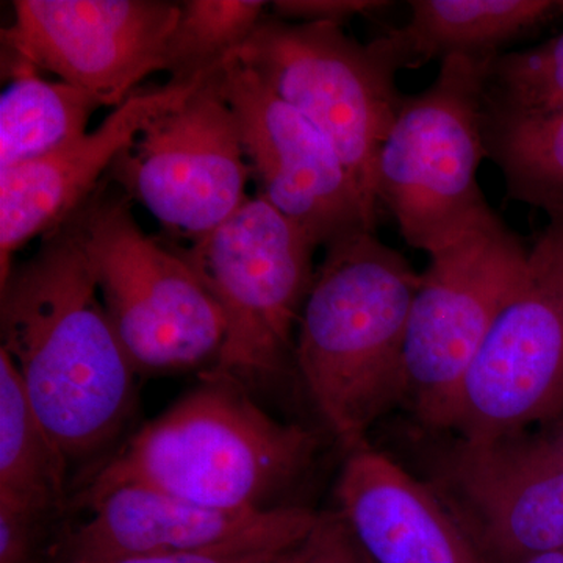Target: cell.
<instances>
[{
	"label": "cell",
	"mask_w": 563,
	"mask_h": 563,
	"mask_svg": "<svg viewBox=\"0 0 563 563\" xmlns=\"http://www.w3.org/2000/svg\"><path fill=\"white\" fill-rule=\"evenodd\" d=\"M0 339L68 463L117 439L139 372L107 314L73 218L0 282Z\"/></svg>",
	"instance_id": "obj_1"
},
{
	"label": "cell",
	"mask_w": 563,
	"mask_h": 563,
	"mask_svg": "<svg viewBox=\"0 0 563 563\" xmlns=\"http://www.w3.org/2000/svg\"><path fill=\"white\" fill-rule=\"evenodd\" d=\"M421 273L374 232L324 247L296 333L295 368L344 451L404 406V343Z\"/></svg>",
	"instance_id": "obj_2"
},
{
	"label": "cell",
	"mask_w": 563,
	"mask_h": 563,
	"mask_svg": "<svg viewBox=\"0 0 563 563\" xmlns=\"http://www.w3.org/2000/svg\"><path fill=\"white\" fill-rule=\"evenodd\" d=\"M317 450L309 429L277 421L246 385L209 369L98 468L77 503L141 485L214 509H272L274 496L309 468Z\"/></svg>",
	"instance_id": "obj_3"
},
{
	"label": "cell",
	"mask_w": 563,
	"mask_h": 563,
	"mask_svg": "<svg viewBox=\"0 0 563 563\" xmlns=\"http://www.w3.org/2000/svg\"><path fill=\"white\" fill-rule=\"evenodd\" d=\"M493 58L448 57L435 80L404 95L376 165V201L404 242L432 254L496 213L477 181L487 158L484 98Z\"/></svg>",
	"instance_id": "obj_4"
},
{
	"label": "cell",
	"mask_w": 563,
	"mask_h": 563,
	"mask_svg": "<svg viewBox=\"0 0 563 563\" xmlns=\"http://www.w3.org/2000/svg\"><path fill=\"white\" fill-rule=\"evenodd\" d=\"M107 181L73 220L133 366L139 374L213 366L225 336L220 306L176 247L143 232L131 199Z\"/></svg>",
	"instance_id": "obj_5"
},
{
	"label": "cell",
	"mask_w": 563,
	"mask_h": 563,
	"mask_svg": "<svg viewBox=\"0 0 563 563\" xmlns=\"http://www.w3.org/2000/svg\"><path fill=\"white\" fill-rule=\"evenodd\" d=\"M174 247L224 314V343L210 369L247 385L295 366L318 250L299 225L257 195L206 239Z\"/></svg>",
	"instance_id": "obj_6"
},
{
	"label": "cell",
	"mask_w": 563,
	"mask_h": 563,
	"mask_svg": "<svg viewBox=\"0 0 563 563\" xmlns=\"http://www.w3.org/2000/svg\"><path fill=\"white\" fill-rule=\"evenodd\" d=\"M529 250L495 213L429 254L404 343V406L424 428L450 431L463 383L523 277Z\"/></svg>",
	"instance_id": "obj_7"
},
{
	"label": "cell",
	"mask_w": 563,
	"mask_h": 563,
	"mask_svg": "<svg viewBox=\"0 0 563 563\" xmlns=\"http://www.w3.org/2000/svg\"><path fill=\"white\" fill-rule=\"evenodd\" d=\"M232 57L328 136L379 209L377 158L404 92L396 85L398 73L372 43L352 40L342 25L265 16Z\"/></svg>",
	"instance_id": "obj_8"
},
{
	"label": "cell",
	"mask_w": 563,
	"mask_h": 563,
	"mask_svg": "<svg viewBox=\"0 0 563 563\" xmlns=\"http://www.w3.org/2000/svg\"><path fill=\"white\" fill-rule=\"evenodd\" d=\"M562 412L563 217H553L531 244L523 277L470 368L450 431L493 439Z\"/></svg>",
	"instance_id": "obj_9"
},
{
	"label": "cell",
	"mask_w": 563,
	"mask_h": 563,
	"mask_svg": "<svg viewBox=\"0 0 563 563\" xmlns=\"http://www.w3.org/2000/svg\"><path fill=\"white\" fill-rule=\"evenodd\" d=\"M220 69L187 101L152 120L109 173L131 201L188 243L217 231L250 199L251 168Z\"/></svg>",
	"instance_id": "obj_10"
},
{
	"label": "cell",
	"mask_w": 563,
	"mask_h": 563,
	"mask_svg": "<svg viewBox=\"0 0 563 563\" xmlns=\"http://www.w3.org/2000/svg\"><path fill=\"white\" fill-rule=\"evenodd\" d=\"M429 468L432 490L488 562L563 550V454L542 432L457 435Z\"/></svg>",
	"instance_id": "obj_11"
},
{
	"label": "cell",
	"mask_w": 563,
	"mask_h": 563,
	"mask_svg": "<svg viewBox=\"0 0 563 563\" xmlns=\"http://www.w3.org/2000/svg\"><path fill=\"white\" fill-rule=\"evenodd\" d=\"M220 81L261 198L299 225L318 247L355 233L376 232L379 209L317 125L233 57L222 65Z\"/></svg>",
	"instance_id": "obj_12"
},
{
	"label": "cell",
	"mask_w": 563,
	"mask_h": 563,
	"mask_svg": "<svg viewBox=\"0 0 563 563\" xmlns=\"http://www.w3.org/2000/svg\"><path fill=\"white\" fill-rule=\"evenodd\" d=\"M179 14L165 0H16L3 49L113 110L165 70Z\"/></svg>",
	"instance_id": "obj_13"
},
{
	"label": "cell",
	"mask_w": 563,
	"mask_h": 563,
	"mask_svg": "<svg viewBox=\"0 0 563 563\" xmlns=\"http://www.w3.org/2000/svg\"><path fill=\"white\" fill-rule=\"evenodd\" d=\"M84 509L88 517L63 537L52 563H106L232 548L296 551L320 518L301 507L214 509L141 485H121Z\"/></svg>",
	"instance_id": "obj_14"
},
{
	"label": "cell",
	"mask_w": 563,
	"mask_h": 563,
	"mask_svg": "<svg viewBox=\"0 0 563 563\" xmlns=\"http://www.w3.org/2000/svg\"><path fill=\"white\" fill-rule=\"evenodd\" d=\"M217 70L133 92L95 131L0 172V282L18 251L57 231L87 203L152 120L187 101Z\"/></svg>",
	"instance_id": "obj_15"
},
{
	"label": "cell",
	"mask_w": 563,
	"mask_h": 563,
	"mask_svg": "<svg viewBox=\"0 0 563 563\" xmlns=\"http://www.w3.org/2000/svg\"><path fill=\"white\" fill-rule=\"evenodd\" d=\"M336 501L369 563H490L431 485L369 444L346 454Z\"/></svg>",
	"instance_id": "obj_16"
},
{
	"label": "cell",
	"mask_w": 563,
	"mask_h": 563,
	"mask_svg": "<svg viewBox=\"0 0 563 563\" xmlns=\"http://www.w3.org/2000/svg\"><path fill=\"white\" fill-rule=\"evenodd\" d=\"M401 27L372 41L396 73L448 57L495 58L563 16V0H410Z\"/></svg>",
	"instance_id": "obj_17"
},
{
	"label": "cell",
	"mask_w": 563,
	"mask_h": 563,
	"mask_svg": "<svg viewBox=\"0 0 563 563\" xmlns=\"http://www.w3.org/2000/svg\"><path fill=\"white\" fill-rule=\"evenodd\" d=\"M68 461L22 387L20 374L0 350V506L47 521L66 501Z\"/></svg>",
	"instance_id": "obj_18"
},
{
	"label": "cell",
	"mask_w": 563,
	"mask_h": 563,
	"mask_svg": "<svg viewBox=\"0 0 563 563\" xmlns=\"http://www.w3.org/2000/svg\"><path fill=\"white\" fill-rule=\"evenodd\" d=\"M0 96V172L44 157L87 133L102 103L65 81L43 79L24 63H7Z\"/></svg>",
	"instance_id": "obj_19"
},
{
	"label": "cell",
	"mask_w": 563,
	"mask_h": 563,
	"mask_svg": "<svg viewBox=\"0 0 563 563\" xmlns=\"http://www.w3.org/2000/svg\"><path fill=\"white\" fill-rule=\"evenodd\" d=\"M487 158L498 166L507 198L563 217V109L539 114L484 110Z\"/></svg>",
	"instance_id": "obj_20"
},
{
	"label": "cell",
	"mask_w": 563,
	"mask_h": 563,
	"mask_svg": "<svg viewBox=\"0 0 563 563\" xmlns=\"http://www.w3.org/2000/svg\"><path fill=\"white\" fill-rule=\"evenodd\" d=\"M262 0H187L168 49L166 68L172 79H190L220 69L250 40L265 18Z\"/></svg>",
	"instance_id": "obj_21"
},
{
	"label": "cell",
	"mask_w": 563,
	"mask_h": 563,
	"mask_svg": "<svg viewBox=\"0 0 563 563\" xmlns=\"http://www.w3.org/2000/svg\"><path fill=\"white\" fill-rule=\"evenodd\" d=\"M485 113L539 114L563 109V32L488 66Z\"/></svg>",
	"instance_id": "obj_22"
},
{
	"label": "cell",
	"mask_w": 563,
	"mask_h": 563,
	"mask_svg": "<svg viewBox=\"0 0 563 563\" xmlns=\"http://www.w3.org/2000/svg\"><path fill=\"white\" fill-rule=\"evenodd\" d=\"M391 5L383 0H276L274 16L290 22H328L342 25L355 16H369Z\"/></svg>",
	"instance_id": "obj_23"
},
{
	"label": "cell",
	"mask_w": 563,
	"mask_h": 563,
	"mask_svg": "<svg viewBox=\"0 0 563 563\" xmlns=\"http://www.w3.org/2000/svg\"><path fill=\"white\" fill-rule=\"evenodd\" d=\"M301 553L306 563H369L336 512L320 514Z\"/></svg>",
	"instance_id": "obj_24"
},
{
	"label": "cell",
	"mask_w": 563,
	"mask_h": 563,
	"mask_svg": "<svg viewBox=\"0 0 563 563\" xmlns=\"http://www.w3.org/2000/svg\"><path fill=\"white\" fill-rule=\"evenodd\" d=\"M44 523L35 515L0 506V563H32Z\"/></svg>",
	"instance_id": "obj_25"
},
{
	"label": "cell",
	"mask_w": 563,
	"mask_h": 563,
	"mask_svg": "<svg viewBox=\"0 0 563 563\" xmlns=\"http://www.w3.org/2000/svg\"><path fill=\"white\" fill-rule=\"evenodd\" d=\"M296 551L232 548V550L202 551V553L139 555V558L106 563H290Z\"/></svg>",
	"instance_id": "obj_26"
},
{
	"label": "cell",
	"mask_w": 563,
	"mask_h": 563,
	"mask_svg": "<svg viewBox=\"0 0 563 563\" xmlns=\"http://www.w3.org/2000/svg\"><path fill=\"white\" fill-rule=\"evenodd\" d=\"M539 431L563 454V412L555 417L554 420L540 426Z\"/></svg>",
	"instance_id": "obj_27"
},
{
	"label": "cell",
	"mask_w": 563,
	"mask_h": 563,
	"mask_svg": "<svg viewBox=\"0 0 563 563\" xmlns=\"http://www.w3.org/2000/svg\"><path fill=\"white\" fill-rule=\"evenodd\" d=\"M523 563H563V550L550 551V553L533 555Z\"/></svg>",
	"instance_id": "obj_28"
},
{
	"label": "cell",
	"mask_w": 563,
	"mask_h": 563,
	"mask_svg": "<svg viewBox=\"0 0 563 563\" xmlns=\"http://www.w3.org/2000/svg\"><path fill=\"white\" fill-rule=\"evenodd\" d=\"M290 563H306L302 558L301 548H299V550L296 551V554L292 555Z\"/></svg>",
	"instance_id": "obj_29"
}]
</instances>
